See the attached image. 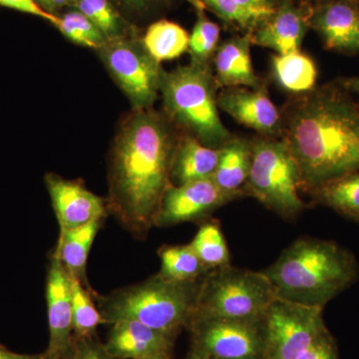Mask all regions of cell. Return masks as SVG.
<instances>
[{
	"label": "cell",
	"mask_w": 359,
	"mask_h": 359,
	"mask_svg": "<svg viewBox=\"0 0 359 359\" xmlns=\"http://www.w3.org/2000/svg\"><path fill=\"white\" fill-rule=\"evenodd\" d=\"M103 221H96L71 230L60 231L54 252L70 276L76 278L87 290L95 292L87 276V262L90 250Z\"/></svg>",
	"instance_id": "cell-20"
},
{
	"label": "cell",
	"mask_w": 359,
	"mask_h": 359,
	"mask_svg": "<svg viewBox=\"0 0 359 359\" xmlns=\"http://www.w3.org/2000/svg\"><path fill=\"white\" fill-rule=\"evenodd\" d=\"M175 334L160 332L136 320L112 323L105 347L117 359H141L161 353H170Z\"/></svg>",
	"instance_id": "cell-17"
},
{
	"label": "cell",
	"mask_w": 359,
	"mask_h": 359,
	"mask_svg": "<svg viewBox=\"0 0 359 359\" xmlns=\"http://www.w3.org/2000/svg\"><path fill=\"white\" fill-rule=\"evenodd\" d=\"M35 1L45 13L54 16L60 15L63 9L68 8V4H69V0H35Z\"/></svg>",
	"instance_id": "cell-37"
},
{
	"label": "cell",
	"mask_w": 359,
	"mask_h": 359,
	"mask_svg": "<svg viewBox=\"0 0 359 359\" xmlns=\"http://www.w3.org/2000/svg\"><path fill=\"white\" fill-rule=\"evenodd\" d=\"M123 15L127 20H134L148 18L153 13L166 8L172 4V0H112Z\"/></svg>",
	"instance_id": "cell-32"
},
{
	"label": "cell",
	"mask_w": 359,
	"mask_h": 359,
	"mask_svg": "<svg viewBox=\"0 0 359 359\" xmlns=\"http://www.w3.org/2000/svg\"><path fill=\"white\" fill-rule=\"evenodd\" d=\"M45 354H46V353H45ZM44 359H62V358H61L60 356H48L46 354V358H45Z\"/></svg>",
	"instance_id": "cell-43"
},
{
	"label": "cell",
	"mask_w": 359,
	"mask_h": 359,
	"mask_svg": "<svg viewBox=\"0 0 359 359\" xmlns=\"http://www.w3.org/2000/svg\"><path fill=\"white\" fill-rule=\"evenodd\" d=\"M45 358H46L45 353L39 354V355H29V354L13 353L0 344V359H44Z\"/></svg>",
	"instance_id": "cell-38"
},
{
	"label": "cell",
	"mask_w": 359,
	"mask_h": 359,
	"mask_svg": "<svg viewBox=\"0 0 359 359\" xmlns=\"http://www.w3.org/2000/svg\"><path fill=\"white\" fill-rule=\"evenodd\" d=\"M184 132L164 112L133 110L120 123L108 173V212L134 237L157 226L171 183L172 165Z\"/></svg>",
	"instance_id": "cell-1"
},
{
	"label": "cell",
	"mask_w": 359,
	"mask_h": 359,
	"mask_svg": "<svg viewBox=\"0 0 359 359\" xmlns=\"http://www.w3.org/2000/svg\"><path fill=\"white\" fill-rule=\"evenodd\" d=\"M219 87L212 63L193 60L164 71L160 86L163 112L184 133L212 149L223 148L236 137L219 117Z\"/></svg>",
	"instance_id": "cell-4"
},
{
	"label": "cell",
	"mask_w": 359,
	"mask_h": 359,
	"mask_svg": "<svg viewBox=\"0 0 359 359\" xmlns=\"http://www.w3.org/2000/svg\"><path fill=\"white\" fill-rule=\"evenodd\" d=\"M280 0H238V6L249 21L250 32L275 13Z\"/></svg>",
	"instance_id": "cell-34"
},
{
	"label": "cell",
	"mask_w": 359,
	"mask_h": 359,
	"mask_svg": "<svg viewBox=\"0 0 359 359\" xmlns=\"http://www.w3.org/2000/svg\"><path fill=\"white\" fill-rule=\"evenodd\" d=\"M219 158V149L207 147L195 137L184 133L172 165V185L181 186L189 182L212 178Z\"/></svg>",
	"instance_id": "cell-19"
},
{
	"label": "cell",
	"mask_w": 359,
	"mask_h": 359,
	"mask_svg": "<svg viewBox=\"0 0 359 359\" xmlns=\"http://www.w3.org/2000/svg\"><path fill=\"white\" fill-rule=\"evenodd\" d=\"M337 81L347 91L359 97V76L341 78Z\"/></svg>",
	"instance_id": "cell-39"
},
{
	"label": "cell",
	"mask_w": 359,
	"mask_h": 359,
	"mask_svg": "<svg viewBox=\"0 0 359 359\" xmlns=\"http://www.w3.org/2000/svg\"><path fill=\"white\" fill-rule=\"evenodd\" d=\"M193 349L217 359H264L263 320L195 318Z\"/></svg>",
	"instance_id": "cell-10"
},
{
	"label": "cell",
	"mask_w": 359,
	"mask_h": 359,
	"mask_svg": "<svg viewBox=\"0 0 359 359\" xmlns=\"http://www.w3.org/2000/svg\"><path fill=\"white\" fill-rule=\"evenodd\" d=\"M59 32L73 43L98 50L108 41L107 37L84 14L69 8L59 15Z\"/></svg>",
	"instance_id": "cell-30"
},
{
	"label": "cell",
	"mask_w": 359,
	"mask_h": 359,
	"mask_svg": "<svg viewBox=\"0 0 359 359\" xmlns=\"http://www.w3.org/2000/svg\"><path fill=\"white\" fill-rule=\"evenodd\" d=\"M202 278L193 283H175L157 273L145 282L108 295L95 294L94 299L106 323L136 320L176 335L180 328L188 327L192 323Z\"/></svg>",
	"instance_id": "cell-5"
},
{
	"label": "cell",
	"mask_w": 359,
	"mask_h": 359,
	"mask_svg": "<svg viewBox=\"0 0 359 359\" xmlns=\"http://www.w3.org/2000/svg\"><path fill=\"white\" fill-rule=\"evenodd\" d=\"M299 1L306 2V4H311V6H314V4H320V2L325 1V0H299Z\"/></svg>",
	"instance_id": "cell-42"
},
{
	"label": "cell",
	"mask_w": 359,
	"mask_h": 359,
	"mask_svg": "<svg viewBox=\"0 0 359 359\" xmlns=\"http://www.w3.org/2000/svg\"><path fill=\"white\" fill-rule=\"evenodd\" d=\"M68 8L84 14L108 40L140 35L137 25L123 15L112 0H69Z\"/></svg>",
	"instance_id": "cell-23"
},
{
	"label": "cell",
	"mask_w": 359,
	"mask_h": 359,
	"mask_svg": "<svg viewBox=\"0 0 359 359\" xmlns=\"http://www.w3.org/2000/svg\"><path fill=\"white\" fill-rule=\"evenodd\" d=\"M187 359H217L212 358V356L205 355L204 353H201L199 351H196L192 349L190 354H189L188 358Z\"/></svg>",
	"instance_id": "cell-40"
},
{
	"label": "cell",
	"mask_w": 359,
	"mask_h": 359,
	"mask_svg": "<svg viewBox=\"0 0 359 359\" xmlns=\"http://www.w3.org/2000/svg\"><path fill=\"white\" fill-rule=\"evenodd\" d=\"M200 1L205 9H210L226 25L242 30L244 33H250L249 21L238 6V0H200Z\"/></svg>",
	"instance_id": "cell-31"
},
{
	"label": "cell",
	"mask_w": 359,
	"mask_h": 359,
	"mask_svg": "<svg viewBox=\"0 0 359 359\" xmlns=\"http://www.w3.org/2000/svg\"><path fill=\"white\" fill-rule=\"evenodd\" d=\"M262 271L278 299L325 308L355 282L358 264L351 252L332 241L302 238Z\"/></svg>",
	"instance_id": "cell-3"
},
{
	"label": "cell",
	"mask_w": 359,
	"mask_h": 359,
	"mask_svg": "<svg viewBox=\"0 0 359 359\" xmlns=\"http://www.w3.org/2000/svg\"><path fill=\"white\" fill-rule=\"evenodd\" d=\"M0 6L7 7V8L14 9V11H20V13L42 18V20L51 23L54 27L57 25L59 21V16H54L45 13L35 0H0Z\"/></svg>",
	"instance_id": "cell-36"
},
{
	"label": "cell",
	"mask_w": 359,
	"mask_h": 359,
	"mask_svg": "<svg viewBox=\"0 0 359 359\" xmlns=\"http://www.w3.org/2000/svg\"><path fill=\"white\" fill-rule=\"evenodd\" d=\"M195 9L197 20L189 41L191 60L200 63H212L215 52L219 46L221 29L216 22L205 14V6L200 0H188Z\"/></svg>",
	"instance_id": "cell-28"
},
{
	"label": "cell",
	"mask_w": 359,
	"mask_h": 359,
	"mask_svg": "<svg viewBox=\"0 0 359 359\" xmlns=\"http://www.w3.org/2000/svg\"><path fill=\"white\" fill-rule=\"evenodd\" d=\"M321 306L276 299L263 318L264 359H295L330 332Z\"/></svg>",
	"instance_id": "cell-9"
},
{
	"label": "cell",
	"mask_w": 359,
	"mask_h": 359,
	"mask_svg": "<svg viewBox=\"0 0 359 359\" xmlns=\"http://www.w3.org/2000/svg\"><path fill=\"white\" fill-rule=\"evenodd\" d=\"M313 6L299 0H280L275 13L249 33L252 43L273 49L276 54L302 51L311 29Z\"/></svg>",
	"instance_id": "cell-13"
},
{
	"label": "cell",
	"mask_w": 359,
	"mask_h": 359,
	"mask_svg": "<svg viewBox=\"0 0 359 359\" xmlns=\"http://www.w3.org/2000/svg\"><path fill=\"white\" fill-rule=\"evenodd\" d=\"M158 254L161 259L158 275L170 282H197L209 273L190 245H165Z\"/></svg>",
	"instance_id": "cell-26"
},
{
	"label": "cell",
	"mask_w": 359,
	"mask_h": 359,
	"mask_svg": "<svg viewBox=\"0 0 359 359\" xmlns=\"http://www.w3.org/2000/svg\"><path fill=\"white\" fill-rule=\"evenodd\" d=\"M271 72L278 86L294 95L306 93L316 87L318 67L313 59L302 51L273 55Z\"/></svg>",
	"instance_id": "cell-22"
},
{
	"label": "cell",
	"mask_w": 359,
	"mask_h": 359,
	"mask_svg": "<svg viewBox=\"0 0 359 359\" xmlns=\"http://www.w3.org/2000/svg\"><path fill=\"white\" fill-rule=\"evenodd\" d=\"M190 247L208 271L230 266L231 257L221 226L216 219L205 221L194 237Z\"/></svg>",
	"instance_id": "cell-27"
},
{
	"label": "cell",
	"mask_w": 359,
	"mask_h": 359,
	"mask_svg": "<svg viewBox=\"0 0 359 359\" xmlns=\"http://www.w3.org/2000/svg\"><path fill=\"white\" fill-rule=\"evenodd\" d=\"M252 140V163L245 182L250 196L283 219H294L306 209L299 196V173L282 139L257 136Z\"/></svg>",
	"instance_id": "cell-7"
},
{
	"label": "cell",
	"mask_w": 359,
	"mask_h": 359,
	"mask_svg": "<svg viewBox=\"0 0 359 359\" xmlns=\"http://www.w3.org/2000/svg\"><path fill=\"white\" fill-rule=\"evenodd\" d=\"M219 109L259 136L280 139L283 132L282 112L269 96L266 84L257 88L231 87L218 94Z\"/></svg>",
	"instance_id": "cell-14"
},
{
	"label": "cell",
	"mask_w": 359,
	"mask_h": 359,
	"mask_svg": "<svg viewBox=\"0 0 359 359\" xmlns=\"http://www.w3.org/2000/svg\"><path fill=\"white\" fill-rule=\"evenodd\" d=\"M311 29L318 33L327 50L344 55H358V0H325L314 4L311 18Z\"/></svg>",
	"instance_id": "cell-15"
},
{
	"label": "cell",
	"mask_w": 359,
	"mask_h": 359,
	"mask_svg": "<svg viewBox=\"0 0 359 359\" xmlns=\"http://www.w3.org/2000/svg\"><path fill=\"white\" fill-rule=\"evenodd\" d=\"M63 359H117L113 358L105 344H101L94 337L77 339L73 337L69 353Z\"/></svg>",
	"instance_id": "cell-33"
},
{
	"label": "cell",
	"mask_w": 359,
	"mask_h": 359,
	"mask_svg": "<svg viewBox=\"0 0 359 359\" xmlns=\"http://www.w3.org/2000/svg\"><path fill=\"white\" fill-rule=\"evenodd\" d=\"M252 163V140L236 136L219 149V158L212 178L226 193L244 197V187Z\"/></svg>",
	"instance_id": "cell-21"
},
{
	"label": "cell",
	"mask_w": 359,
	"mask_h": 359,
	"mask_svg": "<svg viewBox=\"0 0 359 359\" xmlns=\"http://www.w3.org/2000/svg\"><path fill=\"white\" fill-rule=\"evenodd\" d=\"M72 290L73 332L77 339L94 337L97 327L106 323L94 304L96 292L87 290L76 278L70 276Z\"/></svg>",
	"instance_id": "cell-29"
},
{
	"label": "cell",
	"mask_w": 359,
	"mask_h": 359,
	"mask_svg": "<svg viewBox=\"0 0 359 359\" xmlns=\"http://www.w3.org/2000/svg\"><path fill=\"white\" fill-rule=\"evenodd\" d=\"M358 6H359V0H358Z\"/></svg>",
	"instance_id": "cell-44"
},
{
	"label": "cell",
	"mask_w": 359,
	"mask_h": 359,
	"mask_svg": "<svg viewBox=\"0 0 359 359\" xmlns=\"http://www.w3.org/2000/svg\"><path fill=\"white\" fill-rule=\"evenodd\" d=\"M309 194L318 204L359 223V171L325 182Z\"/></svg>",
	"instance_id": "cell-24"
},
{
	"label": "cell",
	"mask_w": 359,
	"mask_h": 359,
	"mask_svg": "<svg viewBox=\"0 0 359 359\" xmlns=\"http://www.w3.org/2000/svg\"><path fill=\"white\" fill-rule=\"evenodd\" d=\"M189 41L185 28L167 20L155 21L142 36L145 48L160 63L183 55L189 50Z\"/></svg>",
	"instance_id": "cell-25"
},
{
	"label": "cell",
	"mask_w": 359,
	"mask_h": 359,
	"mask_svg": "<svg viewBox=\"0 0 359 359\" xmlns=\"http://www.w3.org/2000/svg\"><path fill=\"white\" fill-rule=\"evenodd\" d=\"M141 359H172L170 353H161L153 354V355L147 356Z\"/></svg>",
	"instance_id": "cell-41"
},
{
	"label": "cell",
	"mask_w": 359,
	"mask_h": 359,
	"mask_svg": "<svg viewBox=\"0 0 359 359\" xmlns=\"http://www.w3.org/2000/svg\"><path fill=\"white\" fill-rule=\"evenodd\" d=\"M46 302L50 339L45 353L63 359L73 340L72 290L69 273L54 252L47 271Z\"/></svg>",
	"instance_id": "cell-16"
},
{
	"label": "cell",
	"mask_w": 359,
	"mask_h": 359,
	"mask_svg": "<svg viewBox=\"0 0 359 359\" xmlns=\"http://www.w3.org/2000/svg\"><path fill=\"white\" fill-rule=\"evenodd\" d=\"M295 359H339V349L334 337L328 332Z\"/></svg>",
	"instance_id": "cell-35"
},
{
	"label": "cell",
	"mask_w": 359,
	"mask_h": 359,
	"mask_svg": "<svg viewBox=\"0 0 359 359\" xmlns=\"http://www.w3.org/2000/svg\"><path fill=\"white\" fill-rule=\"evenodd\" d=\"M243 196L224 192L212 178L171 185L163 199L157 226L207 221L219 208Z\"/></svg>",
	"instance_id": "cell-11"
},
{
	"label": "cell",
	"mask_w": 359,
	"mask_h": 359,
	"mask_svg": "<svg viewBox=\"0 0 359 359\" xmlns=\"http://www.w3.org/2000/svg\"><path fill=\"white\" fill-rule=\"evenodd\" d=\"M44 179L60 231L104 221L109 214L106 199L89 191L81 180L51 173L45 175Z\"/></svg>",
	"instance_id": "cell-12"
},
{
	"label": "cell",
	"mask_w": 359,
	"mask_h": 359,
	"mask_svg": "<svg viewBox=\"0 0 359 359\" xmlns=\"http://www.w3.org/2000/svg\"><path fill=\"white\" fill-rule=\"evenodd\" d=\"M276 292L263 271L226 266L201 280L195 318L262 320Z\"/></svg>",
	"instance_id": "cell-6"
},
{
	"label": "cell",
	"mask_w": 359,
	"mask_h": 359,
	"mask_svg": "<svg viewBox=\"0 0 359 359\" xmlns=\"http://www.w3.org/2000/svg\"><path fill=\"white\" fill-rule=\"evenodd\" d=\"M280 112L299 190L359 171V104L339 82L292 96Z\"/></svg>",
	"instance_id": "cell-2"
},
{
	"label": "cell",
	"mask_w": 359,
	"mask_h": 359,
	"mask_svg": "<svg viewBox=\"0 0 359 359\" xmlns=\"http://www.w3.org/2000/svg\"><path fill=\"white\" fill-rule=\"evenodd\" d=\"M96 53L128 98L132 109L153 107L165 70L145 48L141 35L108 40Z\"/></svg>",
	"instance_id": "cell-8"
},
{
	"label": "cell",
	"mask_w": 359,
	"mask_h": 359,
	"mask_svg": "<svg viewBox=\"0 0 359 359\" xmlns=\"http://www.w3.org/2000/svg\"><path fill=\"white\" fill-rule=\"evenodd\" d=\"M252 45L249 33L235 35L219 44L212 57V67L219 87L257 88L264 84L252 67Z\"/></svg>",
	"instance_id": "cell-18"
}]
</instances>
